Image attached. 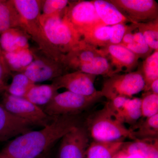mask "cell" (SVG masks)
<instances>
[{
  "label": "cell",
  "instance_id": "cell-10",
  "mask_svg": "<svg viewBox=\"0 0 158 158\" xmlns=\"http://www.w3.org/2000/svg\"><path fill=\"white\" fill-rule=\"evenodd\" d=\"M33 62L23 73L34 83L52 81L67 73L61 62L56 61L44 54L38 55L34 52Z\"/></svg>",
  "mask_w": 158,
  "mask_h": 158
},
{
  "label": "cell",
  "instance_id": "cell-11",
  "mask_svg": "<svg viewBox=\"0 0 158 158\" xmlns=\"http://www.w3.org/2000/svg\"><path fill=\"white\" fill-rule=\"evenodd\" d=\"M89 138L85 126L74 127L61 139L59 158H85Z\"/></svg>",
  "mask_w": 158,
  "mask_h": 158
},
{
  "label": "cell",
  "instance_id": "cell-27",
  "mask_svg": "<svg viewBox=\"0 0 158 158\" xmlns=\"http://www.w3.org/2000/svg\"><path fill=\"white\" fill-rule=\"evenodd\" d=\"M144 82L143 91L147 92L154 81L158 79V50L153 51L144 59L139 69Z\"/></svg>",
  "mask_w": 158,
  "mask_h": 158
},
{
  "label": "cell",
  "instance_id": "cell-8",
  "mask_svg": "<svg viewBox=\"0 0 158 158\" xmlns=\"http://www.w3.org/2000/svg\"><path fill=\"white\" fill-rule=\"evenodd\" d=\"M1 106L15 116L31 122L35 126L44 127L53 117L47 115L43 110L27 99L10 95L6 92Z\"/></svg>",
  "mask_w": 158,
  "mask_h": 158
},
{
  "label": "cell",
  "instance_id": "cell-33",
  "mask_svg": "<svg viewBox=\"0 0 158 158\" xmlns=\"http://www.w3.org/2000/svg\"><path fill=\"white\" fill-rule=\"evenodd\" d=\"M129 28V25L119 23L111 26L110 44L118 45L121 43L125 34Z\"/></svg>",
  "mask_w": 158,
  "mask_h": 158
},
{
  "label": "cell",
  "instance_id": "cell-32",
  "mask_svg": "<svg viewBox=\"0 0 158 158\" xmlns=\"http://www.w3.org/2000/svg\"><path fill=\"white\" fill-rule=\"evenodd\" d=\"M141 98V116L146 118L158 114V94L147 91Z\"/></svg>",
  "mask_w": 158,
  "mask_h": 158
},
{
  "label": "cell",
  "instance_id": "cell-30",
  "mask_svg": "<svg viewBox=\"0 0 158 158\" xmlns=\"http://www.w3.org/2000/svg\"><path fill=\"white\" fill-rule=\"evenodd\" d=\"M152 51L158 50V19L146 23H134Z\"/></svg>",
  "mask_w": 158,
  "mask_h": 158
},
{
  "label": "cell",
  "instance_id": "cell-29",
  "mask_svg": "<svg viewBox=\"0 0 158 158\" xmlns=\"http://www.w3.org/2000/svg\"><path fill=\"white\" fill-rule=\"evenodd\" d=\"M23 73H18L13 76L11 84L6 86V92L13 96L24 98L34 85Z\"/></svg>",
  "mask_w": 158,
  "mask_h": 158
},
{
  "label": "cell",
  "instance_id": "cell-31",
  "mask_svg": "<svg viewBox=\"0 0 158 158\" xmlns=\"http://www.w3.org/2000/svg\"><path fill=\"white\" fill-rule=\"evenodd\" d=\"M69 1L44 0L41 2V10L44 16H63Z\"/></svg>",
  "mask_w": 158,
  "mask_h": 158
},
{
  "label": "cell",
  "instance_id": "cell-23",
  "mask_svg": "<svg viewBox=\"0 0 158 158\" xmlns=\"http://www.w3.org/2000/svg\"><path fill=\"white\" fill-rule=\"evenodd\" d=\"M59 88L53 84L40 85L35 84L24 98L40 107V106H43L45 107L59 93Z\"/></svg>",
  "mask_w": 158,
  "mask_h": 158
},
{
  "label": "cell",
  "instance_id": "cell-35",
  "mask_svg": "<svg viewBox=\"0 0 158 158\" xmlns=\"http://www.w3.org/2000/svg\"><path fill=\"white\" fill-rule=\"evenodd\" d=\"M148 91L158 95V79L154 81L152 83Z\"/></svg>",
  "mask_w": 158,
  "mask_h": 158
},
{
  "label": "cell",
  "instance_id": "cell-9",
  "mask_svg": "<svg viewBox=\"0 0 158 158\" xmlns=\"http://www.w3.org/2000/svg\"><path fill=\"white\" fill-rule=\"evenodd\" d=\"M130 23H146L158 19V3L154 0H108Z\"/></svg>",
  "mask_w": 158,
  "mask_h": 158
},
{
  "label": "cell",
  "instance_id": "cell-18",
  "mask_svg": "<svg viewBox=\"0 0 158 158\" xmlns=\"http://www.w3.org/2000/svg\"><path fill=\"white\" fill-rule=\"evenodd\" d=\"M30 37L28 34L21 28L9 29L1 34L0 47L4 52L29 48Z\"/></svg>",
  "mask_w": 158,
  "mask_h": 158
},
{
  "label": "cell",
  "instance_id": "cell-5",
  "mask_svg": "<svg viewBox=\"0 0 158 158\" xmlns=\"http://www.w3.org/2000/svg\"><path fill=\"white\" fill-rule=\"evenodd\" d=\"M103 97L100 90L89 96L64 91L58 93L43 110L50 117L64 115H78L89 109Z\"/></svg>",
  "mask_w": 158,
  "mask_h": 158
},
{
  "label": "cell",
  "instance_id": "cell-1",
  "mask_svg": "<svg viewBox=\"0 0 158 158\" xmlns=\"http://www.w3.org/2000/svg\"><path fill=\"white\" fill-rule=\"evenodd\" d=\"M81 124L78 115L54 116L42 129L32 130L9 141L0 152V158H37Z\"/></svg>",
  "mask_w": 158,
  "mask_h": 158
},
{
  "label": "cell",
  "instance_id": "cell-14",
  "mask_svg": "<svg viewBox=\"0 0 158 158\" xmlns=\"http://www.w3.org/2000/svg\"><path fill=\"white\" fill-rule=\"evenodd\" d=\"M99 49L102 56L109 60L113 75L121 72H132L139 64V58L128 49L119 44H110Z\"/></svg>",
  "mask_w": 158,
  "mask_h": 158
},
{
  "label": "cell",
  "instance_id": "cell-20",
  "mask_svg": "<svg viewBox=\"0 0 158 158\" xmlns=\"http://www.w3.org/2000/svg\"><path fill=\"white\" fill-rule=\"evenodd\" d=\"M91 2L95 7L97 14L105 25L111 26L130 23L129 20L108 0H94Z\"/></svg>",
  "mask_w": 158,
  "mask_h": 158
},
{
  "label": "cell",
  "instance_id": "cell-3",
  "mask_svg": "<svg viewBox=\"0 0 158 158\" xmlns=\"http://www.w3.org/2000/svg\"><path fill=\"white\" fill-rule=\"evenodd\" d=\"M85 126L93 141H112L126 138L135 140L131 129L113 116L106 105L87 118Z\"/></svg>",
  "mask_w": 158,
  "mask_h": 158
},
{
  "label": "cell",
  "instance_id": "cell-24",
  "mask_svg": "<svg viewBox=\"0 0 158 158\" xmlns=\"http://www.w3.org/2000/svg\"><path fill=\"white\" fill-rule=\"evenodd\" d=\"M21 27L20 16L12 0L0 1V34L9 29Z\"/></svg>",
  "mask_w": 158,
  "mask_h": 158
},
{
  "label": "cell",
  "instance_id": "cell-13",
  "mask_svg": "<svg viewBox=\"0 0 158 158\" xmlns=\"http://www.w3.org/2000/svg\"><path fill=\"white\" fill-rule=\"evenodd\" d=\"M105 105L124 124L135 126L141 117V98L118 97L108 101Z\"/></svg>",
  "mask_w": 158,
  "mask_h": 158
},
{
  "label": "cell",
  "instance_id": "cell-6",
  "mask_svg": "<svg viewBox=\"0 0 158 158\" xmlns=\"http://www.w3.org/2000/svg\"><path fill=\"white\" fill-rule=\"evenodd\" d=\"M144 82L139 69L123 74L113 75L105 81L102 90L103 97L111 100L118 97L132 98L143 91Z\"/></svg>",
  "mask_w": 158,
  "mask_h": 158
},
{
  "label": "cell",
  "instance_id": "cell-15",
  "mask_svg": "<svg viewBox=\"0 0 158 158\" xmlns=\"http://www.w3.org/2000/svg\"><path fill=\"white\" fill-rule=\"evenodd\" d=\"M31 122L11 114L0 105V141L11 138L33 130Z\"/></svg>",
  "mask_w": 158,
  "mask_h": 158
},
{
  "label": "cell",
  "instance_id": "cell-21",
  "mask_svg": "<svg viewBox=\"0 0 158 158\" xmlns=\"http://www.w3.org/2000/svg\"><path fill=\"white\" fill-rule=\"evenodd\" d=\"M124 140L112 141H93L88 145L87 158H115L121 150Z\"/></svg>",
  "mask_w": 158,
  "mask_h": 158
},
{
  "label": "cell",
  "instance_id": "cell-7",
  "mask_svg": "<svg viewBox=\"0 0 158 158\" xmlns=\"http://www.w3.org/2000/svg\"><path fill=\"white\" fill-rule=\"evenodd\" d=\"M62 18L82 39L83 35L93 28L104 25L97 14L91 1H69Z\"/></svg>",
  "mask_w": 158,
  "mask_h": 158
},
{
  "label": "cell",
  "instance_id": "cell-19",
  "mask_svg": "<svg viewBox=\"0 0 158 158\" xmlns=\"http://www.w3.org/2000/svg\"><path fill=\"white\" fill-rule=\"evenodd\" d=\"M119 151L125 155H137L144 158H158V138L125 141Z\"/></svg>",
  "mask_w": 158,
  "mask_h": 158
},
{
  "label": "cell",
  "instance_id": "cell-38",
  "mask_svg": "<svg viewBox=\"0 0 158 158\" xmlns=\"http://www.w3.org/2000/svg\"><path fill=\"white\" fill-rule=\"evenodd\" d=\"M40 158H50L46 156H44L42 157H40Z\"/></svg>",
  "mask_w": 158,
  "mask_h": 158
},
{
  "label": "cell",
  "instance_id": "cell-12",
  "mask_svg": "<svg viewBox=\"0 0 158 158\" xmlns=\"http://www.w3.org/2000/svg\"><path fill=\"white\" fill-rule=\"evenodd\" d=\"M96 76L81 71L67 73L53 80L52 84L59 88L80 95L89 96L97 92L94 86Z\"/></svg>",
  "mask_w": 158,
  "mask_h": 158
},
{
  "label": "cell",
  "instance_id": "cell-37",
  "mask_svg": "<svg viewBox=\"0 0 158 158\" xmlns=\"http://www.w3.org/2000/svg\"><path fill=\"white\" fill-rule=\"evenodd\" d=\"M2 52L1 47H0V56H2Z\"/></svg>",
  "mask_w": 158,
  "mask_h": 158
},
{
  "label": "cell",
  "instance_id": "cell-36",
  "mask_svg": "<svg viewBox=\"0 0 158 158\" xmlns=\"http://www.w3.org/2000/svg\"><path fill=\"white\" fill-rule=\"evenodd\" d=\"M115 158H144L141 156L137 155H125L122 153L120 151L117 154Z\"/></svg>",
  "mask_w": 158,
  "mask_h": 158
},
{
  "label": "cell",
  "instance_id": "cell-26",
  "mask_svg": "<svg viewBox=\"0 0 158 158\" xmlns=\"http://www.w3.org/2000/svg\"><path fill=\"white\" fill-rule=\"evenodd\" d=\"M111 26L102 25L94 27L84 34L82 40L85 43L98 48L110 45Z\"/></svg>",
  "mask_w": 158,
  "mask_h": 158
},
{
  "label": "cell",
  "instance_id": "cell-25",
  "mask_svg": "<svg viewBox=\"0 0 158 158\" xmlns=\"http://www.w3.org/2000/svg\"><path fill=\"white\" fill-rule=\"evenodd\" d=\"M77 71L96 76L101 75L110 77L113 75L109 60L103 56H98L90 62L81 64L75 71Z\"/></svg>",
  "mask_w": 158,
  "mask_h": 158
},
{
  "label": "cell",
  "instance_id": "cell-2",
  "mask_svg": "<svg viewBox=\"0 0 158 158\" xmlns=\"http://www.w3.org/2000/svg\"><path fill=\"white\" fill-rule=\"evenodd\" d=\"M20 16L21 28L37 43L42 53L56 61L62 62L63 54L59 52L46 37L40 18L41 2L39 0H12Z\"/></svg>",
  "mask_w": 158,
  "mask_h": 158
},
{
  "label": "cell",
  "instance_id": "cell-4",
  "mask_svg": "<svg viewBox=\"0 0 158 158\" xmlns=\"http://www.w3.org/2000/svg\"><path fill=\"white\" fill-rule=\"evenodd\" d=\"M40 20L49 42L61 53L65 55L85 44L81 36L62 16L41 15Z\"/></svg>",
  "mask_w": 158,
  "mask_h": 158
},
{
  "label": "cell",
  "instance_id": "cell-22",
  "mask_svg": "<svg viewBox=\"0 0 158 158\" xmlns=\"http://www.w3.org/2000/svg\"><path fill=\"white\" fill-rule=\"evenodd\" d=\"M2 56L10 71L23 73L33 62L34 51L30 48L11 52H2Z\"/></svg>",
  "mask_w": 158,
  "mask_h": 158
},
{
  "label": "cell",
  "instance_id": "cell-28",
  "mask_svg": "<svg viewBox=\"0 0 158 158\" xmlns=\"http://www.w3.org/2000/svg\"><path fill=\"white\" fill-rule=\"evenodd\" d=\"M135 140L158 138V114L146 118L135 129H131Z\"/></svg>",
  "mask_w": 158,
  "mask_h": 158
},
{
  "label": "cell",
  "instance_id": "cell-17",
  "mask_svg": "<svg viewBox=\"0 0 158 158\" xmlns=\"http://www.w3.org/2000/svg\"><path fill=\"white\" fill-rule=\"evenodd\" d=\"M119 45L131 51L139 59H146L153 51L148 45L143 35L131 23Z\"/></svg>",
  "mask_w": 158,
  "mask_h": 158
},
{
  "label": "cell",
  "instance_id": "cell-39",
  "mask_svg": "<svg viewBox=\"0 0 158 158\" xmlns=\"http://www.w3.org/2000/svg\"><path fill=\"white\" fill-rule=\"evenodd\" d=\"M0 92H1V91H0Z\"/></svg>",
  "mask_w": 158,
  "mask_h": 158
},
{
  "label": "cell",
  "instance_id": "cell-34",
  "mask_svg": "<svg viewBox=\"0 0 158 158\" xmlns=\"http://www.w3.org/2000/svg\"><path fill=\"white\" fill-rule=\"evenodd\" d=\"M2 55L0 56V91L6 90V83L7 78L11 74Z\"/></svg>",
  "mask_w": 158,
  "mask_h": 158
},
{
  "label": "cell",
  "instance_id": "cell-16",
  "mask_svg": "<svg viewBox=\"0 0 158 158\" xmlns=\"http://www.w3.org/2000/svg\"><path fill=\"white\" fill-rule=\"evenodd\" d=\"M99 56H102L99 49L85 42L81 47L63 55L62 62L67 72L69 70L75 71L81 64L90 62Z\"/></svg>",
  "mask_w": 158,
  "mask_h": 158
}]
</instances>
